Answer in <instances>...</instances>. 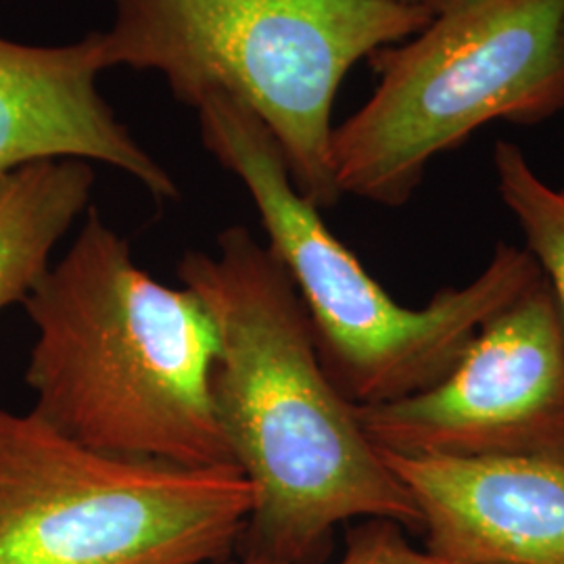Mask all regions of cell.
<instances>
[{
	"mask_svg": "<svg viewBox=\"0 0 564 564\" xmlns=\"http://www.w3.org/2000/svg\"><path fill=\"white\" fill-rule=\"evenodd\" d=\"M178 281L216 326L214 408L253 491L237 558L323 564L349 521L423 533L419 506L326 375L302 297L272 249L230 226L216 253H184Z\"/></svg>",
	"mask_w": 564,
	"mask_h": 564,
	"instance_id": "1",
	"label": "cell"
},
{
	"mask_svg": "<svg viewBox=\"0 0 564 564\" xmlns=\"http://www.w3.org/2000/svg\"><path fill=\"white\" fill-rule=\"evenodd\" d=\"M21 305L36 328L25 383L44 423L113 456L235 466L212 398L216 326L188 289L147 274L97 207Z\"/></svg>",
	"mask_w": 564,
	"mask_h": 564,
	"instance_id": "2",
	"label": "cell"
},
{
	"mask_svg": "<svg viewBox=\"0 0 564 564\" xmlns=\"http://www.w3.org/2000/svg\"><path fill=\"white\" fill-rule=\"evenodd\" d=\"M431 20L429 7L398 0H116L102 57L107 69L160 72L191 107L212 93L247 107L297 191L326 209L343 197L330 162L341 82Z\"/></svg>",
	"mask_w": 564,
	"mask_h": 564,
	"instance_id": "3",
	"label": "cell"
},
{
	"mask_svg": "<svg viewBox=\"0 0 564 564\" xmlns=\"http://www.w3.org/2000/svg\"><path fill=\"white\" fill-rule=\"evenodd\" d=\"M195 109L205 149L247 188L268 247L302 297L324 370L354 405L395 402L440 383L479 328L542 276L527 249L498 242L475 281L442 289L421 310L403 307L297 191L256 113L220 93Z\"/></svg>",
	"mask_w": 564,
	"mask_h": 564,
	"instance_id": "4",
	"label": "cell"
},
{
	"mask_svg": "<svg viewBox=\"0 0 564 564\" xmlns=\"http://www.w3.org/2000/svg\"><path fill=\"white\" fill-rule=\"evenodd\" d=\"M379 86L333 128L341 195L402 207L429 163L481 126L564 109V0H440L410 41L368 57Z\"/></svg>",
	"mask_w": 564,
	"mask_h": 564,
	"instance_id": "5",
	"label": "cell"
},
{
	"mask_svg": "<svg viewBox=\"0 0 564 564\" xmlns=\"http://www.w3.org/2000/svg\"><path fill=\"white\" fill-rule=\"evenodd\" d=\"M251 506L237 466L113 456L0 410V564H224Z\"/></svg>",
	"mask_w": 564,
	"mask_h": 564,
	"instance_id": "6",
	"label": "cell"
},
{
	"mask_svg": "<svg viewBox=\"0 0 564 564\" xmlns=\"http://www.w3.org/2000/svg\"><path fill=\"white\" fill-rule=\"evenodd\" d=\"M372 445L410 458H564V326L544 274L496 312L431 389L356 405Z\"/></svg>",
	"mask_w": 564,
	"mask_h": 564,
	"instance_id": "7",
	"label": "cell"
},
{
	"mask_svg": "<svg viewBox=\"0 0 564 564\" xmlns=\"http://www.w3.org/2000/svg\"><path fill=\"white\" fill-rule=\"evenodd\" d=\"M381 456L421 510L426 552L456 564H564V458Z\"/></svg>",
	"mask_w": 564,
	"mask_h": 564,
	"instance_id": "8",
	"label": "cell"
},
{
	"mask_svg": "<svg viewBox=\"0 0 564 564\" xmlns=\"http://www.w3.org/2000/svg\"><path fill=\"white\" fill-rule=\"evenodd\" d=\"M105 69L101 32L63 46L0 39V178L30 163L82 160L132 176L158 202L181 197L170 172L102 99Z\"/></svg>",
	"mask_w": 564,
	"mask_h": 564,
	"instance_id": "9",
	"label": "cell"
},
{
	"mask_svg": "<svg viewBox=\"0 0 564 564\" xmlns=\"http://www.w3.org/2000/svg\"><path fill=\"white\" fill-rule=\"evenodd\" d=\"M93 163H30L0 178V312L28 300L65 232L90 207Z\"/></svg>",
	"mask_w": 564,
	"mask_h": 564,
	"instance_id": "10",
	"label": "cell"
},
{
	"mask_svg": "<svg viewBox=\"0 0 564 564\" xmlns=\"http://www.w3.org/2000/svg\"><path fill=\"white\" fill-rule=\"evenodd\" d=\"M498 193L523 230L527 251L542 268L564 326V188L538 176L523 149L510 141L494 147Z\"/></svg>",
	"mask_w": 564,
	"mask_h": 564,
	"instance_id": "11",
	"label": "cell"
},
{
	"mask_svg": "<svg viewBox=\"0 0 564 564\" xmlns=\"http://www.w3.org/2000/svg\"><path fill=\"white\" fill-rule=\"evenodd\" d=\"M337 564H456L426 550H416L403 535V527L383 519H366L347 531Z\"/></svg>",
	"mask_w": 564,
	"mask_h": 564,
	"instance_id": "12",
	"label": "cell"
},
{
	"mask_svg": "<svg viewBox=\"0 0 564 564\" xmlns=\"http://www.w3.org/2000/svg\"><path fill=\"white\" fill-rule=\"evenodd\" d=\"M398 2H403V4H416V7H429V9L433 11L440 0H398Z\"/></svg>",
	"mask_w": 564,
	"mask_h": 564,
	"instance_id": "13",
	"label": "cell"
},
{
	"mask_svg": "<svg viewBox=\"0 0 564 564\" xmlns=\"http://www.w3.org/2000/svg\"><path fill=\"white\" fill-rule=\"evenodd\" d=\"M224 564H268V563H258V561H247V558H230L228 563Z\"/></svg>",
	"mask_w": 564,
	"mask_h": 564,
	"instance_id": "14",
	"label": "cell"
}]
</instances>
